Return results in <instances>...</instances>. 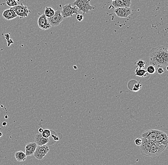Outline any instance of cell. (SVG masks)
I'll list each match as a JSON object with an SVG mask.
<instances>
[{
  "instance_id": "d4e9b609",
  "label": "cell",
  "mask_w": 168,
  "mask_h": 165,
  "mask_svg": "<svg viewBox=\"0 0 168 165\" xmlns=\"http://www.w3.org/2000/svg\"><path fill=\"white\" fill-rule=\"evenodd\" d=\"M76 20L78 22H81V21H83V19H84V16H83V15H82V14H76Z\"/></svg>"
},
{
  "instance_id": "8d00e7d4",
  "label": "cell",
  "mask_w": 168,
  "mask_h": 165,
  "mask_svg": "<svg viewBox=\"0 0 168 165\" xmlns=\"http://www.w3.org/2000/svg\"><path fill=\"white\" fill-rule=\"evenodd\" d=\"M112 1H115V0H112Z\"/></svg>"
},
{
  "instance_id": "f546056e",
  "label": "cell",
  "mask_w": 168,
  "mask_h": 165,
  "mask_svg": "<svg viewBox=\"0 0 168 165\" xmlns=\"http://www.w3.org/2000/svg\"><path fill=\"white\" fill-rule=\"evenodd\" d=\"M5 37H6V39L8 40V39H10V35L9 34H5Z\"/></svg>"
},
{
  "instance_id": "836d02e7",
  "label": "cell",
  "mask_w": 168,
  "mask_h": 165,
  "mask_svg": "<svg viewBox=\"0 0 168 165\" xmlns=\"http://www.w3.org/2000/svg\"><path fill=\"white\" fill-rule=\"evenodd\" d=\"M2 136H3V133L0 132V138H1V137H2Z\"/></svg>"
},
{
  "instance_id": "9c48e42d",
  "label": "cell",
  "mask_w": 168,
  "mask_h": 165,
  "mask_svg": "<svg viewBox=\"0 0 168 165\" xmlns=\"http://www.w3.org/2000/svg\"><path fill=\"white\" fill-rule=\"evenodd\" d=\"M37 24L39 28L43 30H48L52 27L48 21V18L46 17L44 14L40 15L38 18Z\"/></svg>"
},
{
  "instance_id": "2e32d148",
  "label": "cell",
  "mask_w": 168,
  "mask_h": 165,
  "mask_svg": "<svg viewBox=\"0 0 168 165\" xmlns=\"http://www.w3.org/2000/svg\"><path fill=\"white\" fill-rule=\"evenodd\" d=\"M49 140H50L49 138H45L43 137L41 133H37L35 135L34 142L36 143L37 146L46 145V144L49 142Z\"/></svg>"
},
{
  "instance_id": "52a82bcc",
  "label": "cell",
  "mask_w": 168,
  "mask_h": 165,
  "mask_svg": "<svg viewBox=\"0 0 168 165\" xmlns=\"http://www.w3.org/2000/svg\"><path fill=\"white\" fill-rule=\"evenodd\" d=\"M49 149L46 145L37 146L34 155L35 158L38 160H42L49 152Z\"/></svg>"
},
{
  "instance_id": "603a6c76",
  "label": "cell",
  "mask_w": 168,
  "mask_h": 165,
  "mask_svg": "<svg viewBox=\"0 0 168 165\" xmlns=\"http://www.w3.org/2000/svg\"><path fill=\"white\" fill-rule=\"evenodd\" d=\"M142 87L140 82H137L134 85L132 90L134 92H138L140 90V89Z\"/></svg>"
},
{
  "instance_id": "3957f363",
  "label": "cell",
  "mask_w": 168,
  "mask_h": 165,
  "mask_svg": "<svg viewBox=\"0 0 168 165\" xmlns=\"http://www.w3.org/2000/svg\"><path fill=\"white\" fill-rule=\"evenodd\" d=\"M167 145L152 142L149 152V157H155L161 154L166 149Z\"/></svg>"
},
{
  "instance_id": "8992f818",
  "label": "cell",
  "mask_w": 168,
  "mask_h": 165,
  "mask_svg": "<svg viewBox=\"0 0 168 165\" xmlns=\"http://www.w3.org/2000/svg\"><path fill=\"white\" fill-rule=\"evenodd\" d=\"M64 19L61 14V11L57 10V11H55L54 15L52 17L48 18V20L52 27H56L61 23Z\"/></svg>"
},
{
  "instance_id": "4316f807",
  "label": "cell",
  "mask_w": 168,
  "mask_h": 165,
  "mask_svg": "<svg viewBox=\"0 0 168 165\" xmlns=\"http://www.w3.org/2000/svg\"><path fill=\"white\" fill-rule=\"evenodd\" d=\"M164 71H165V70H164V68L162 67H159L158 69V73L159 74H162L164 73Z\"/></svg>"
},
{
  "instance_id": "e0dca14e",
  "label": "cell",
  "mask_w": 168,
  "mask_h": 165,
  "mask_svg": "<svg viewBox=\"0 0 168 165\" xmlns=\"http://www.w3.org/2000/svg\"><path fill=\"white\" fill-rule=\"evenodd\" d=\"M15 158L17 161L19 162L24 161L26 160L27 156L26 155L25 153L22 151H17L14 155Z\"/></svg>"
},
{
  "instance_id": "7402d4cb",
  "label": "cell",
  "mask_w": 168,
  "mask_h": 165,
  "mask_svg": "<svg viewBox=\"0 0 168 165\" xmlns=\"http://www.w3.org/2000/svg\"><path fill=\"white\" fill-rule=\"evenodd\" d=\"M6 3L7 4V6L11 7H14V6L18 5L17 1H14V0H6Z\"/></svg>"
},
{
  "instance_id": "277c9868",
  "label": "cell",
  "mask_w": 168,
  "mask_h": 165,
  "mask_svg": "<svg viewBox=\"0 0 168 165\" xmlns=\"http://www.w3.org/2000/svg\"><path fill=\"white\" fill-rule=\"evenodd\" d=\"M79 12L78 8L76 6L72 7L71 3L65 5L61 11V14L64 18L72 17L74 14L76 15Z\"/></svg>"
},
{
  "instance_id": "9a60e30c",
  "label": "cell",
  "mask_w": 168,
  "mask_h": 165,
  "mask_svg": "<svg viewBox=\"0 0 168 165\" xmlns=\"http://www.w3.org/2000/svg\"><path fill=\"white\" fill-rule=\"evenodd\" d=\"M37 145L35 142L27 143L25 147V151L26 156H30L34 155V152L35 151Z\"/></svg>"
},
{
  "instance_id": "cb8c5ba5",
  "label": "cell",
  "mask_w": 168,
  "mask_h": 165,
  "mask_svg": "<svg viewBox=\"0 0 168 165\" xmlns=\"http://www.w3.org/2000/svg\"><path fill=\"white\" fill-rule=\"evenodd\" d=\"M146 64V63L145 61L143 60H139L137 62L136 66H137V68H143L145 67Z\"/></svg>"
},
{
  "instance_id": "4dcf8cb0",
  "label": "cell",
  "mask_w": 168,
  "mask_h": 165,
  "mask_svg": "<svg viewBox=\"0 0 168 165\" xmlns=\"http://www.w3.org/2000/svg\"><path fill=\"white\" fill-rule=\"evenodd\" d=\"M43 128H40L39 129H38V131H39V133H42V132H43Z\"/></svg>"
},
{
  "instance_id": "d6986e66",
  "label": "cell",
  "mask_w": 168,
  "mask_h": 165,
  "mask_svg": "<svg viewBox=\"0 0 168 165\" xmlns=\"http://www.w3.org/2000/svg\"><path fill=\"white\" fill-rule=\"evenodd\" d=\"M55 13V11L51 7H46L44 11V14L45 15L46 17H51L54 15Z\"/></svg>"
},
{
  "instance_id": "ffe728a7",
  "label": "cell",
  "mask_w": 168,
  "mask_h": 165,
  "mask_svg": "<svg viewBox=\"0 0 168 165\" xmlns=\"http://www.w3.org/2000/svg\"><path fill=\"white\" fill-rule=\"evenodd\" d=\"M41 134L44 138H49L51 135V132L49 129H43V131Z\"/></svg>"
},
{
  "instance_id": "4fadbf2b",
  "label": "cell",
  "mask_w": 168,
  "mask_h": 165,
  "mask_svg": "<svg viewBox=\"0 0 168 165\" xmlns=\"http://www.w3.org/2000/svg\"><path fill=\"white\" fill-rule=\"evenodd\" d=\"M131 0H115L112 1V6L115 8L130 7Z\"/></svg>"
},
{
  "instance_id": "f1b7e54d",
  "label": "cell",
  "mask_w": 168,
  "mask_h": 165,
  "mask_svg": "<svg viewBox=\"0 0 168 165\" xmlns=\"http://www.w3.org/2000/svg\"><path fill=\"white\" fill-rule=\"evenodd\" d=\"M7 43H8V46H10L12 44L14 43V42L12 41V39H8V40H7Z\"/></svg>"
},
{
  "instance_id": "30bf717a",
  "label": "cell",
  "mask_w": 168,
  "mask_h": 165,
  "mask_svg": "<svg viewBox=\"0 0 168 165\" xmlns=\"http://www.w3.org/2000/svg\"><path fill=\"white\" fill-rule=\"evenodd\" d=\"M159 130L155 129H149L143 132L141 135L142 138L147 139L151 142H155L156 136Z\"/></svg>"
},
{
  "instance_id": "44dd1931",
  "label": "cell",
  "mask_w": 168,
  "mask_h": 165,
  "mask_svg": "<svg viewBox=\"0 0 168 165\" xmlns=\"http://www.w3.org/2000/svg\"><path fill=\"white\" fill-rule=\"evenodd\" d=\"M146 71L149 74H154L155 73L156 69H155L154 66L151 65L148 66L147 68Z\"/></svg>"
},
{
  "instance_id": "d6a6232c",
  "label": "cell",
  "mask_w": 168,
  "mask_h": 165,
  "mask_svg": "<svg viewBox=\"0 0 168 165\" xmlns=\"http://www.w3.org/2000/svg\"><path fill=\"white\" fill-rule=\"evenodd\" d=\"M4 118H5L6 119H7V118H8V115H6Z\"/></svg>"
},
{
  "instance_id": "83f0119b",
  "label": "cell",
  "mask_w": 168,
  "mask_h": 165,
  "mask_svg": "<svg viewBox=\"0 0 168 165\" xmlns=\"http://www.w3.org/2000/svg\"><path fill=\"white\" fill-rule=\"evenodd\" d=\"M51 136L53 137V140H54L55 141H58L59 140L60 138H59V137H56V136L54 135H52Z\"/></svg>"
},
{
  "instance_id": "5b68a950",
  "label": "cell",
  "mask_w": 168,
  "mask_h": 165,
  "mask_svg": "<svg viewBox=\"0 0 168 165\" xmlns=\"http://www.w3.org/2000/svg\"><path fill=\"white\" fill-rule=\"evenodd\" d=\"M11 9L15 12L18 17H19L20 19L27 17L29 14L31 12L27 6L24 5L23 3H21L20 5L18 4L17 5L11 7Z\"/></svg>"
},
{
  "instance_id": "8fae6325",
  "label": "cell",
  "mask_w": 168,
  "mask_h": 165,
  "mask_svg": "<svg viewBox=\"0 0 168 165\" xmlns=\"http://www.w3.org/2000/svg\"><path fill=\"white\" fill-rule=\"evenodd\" d=\"M114 12L118 17L127 18L130 15L132 12V10L130 7L115 8Z\"/></svg>"
},
{
  "instance_id": "7c38bea8",
  "label": "cell",
  "mask_w": 168,
  "mask_h": 165,
  "mask_svg": "<svg viewBox=\"0 0 168 165\" xmlns=\"http://www.w3.org/2000/svg\"><path fill=\"white\" fill-rule=\"evenodd\" d=\"M155 142L163 144V145L168 146V135H167L166 133H165L164 132L160 131V130H159L157 134L156 135Z\"/></svg>"
},
{
  "instance_id": "5bb4252c",
  "label": "cell",
  "mask_w": 168,
  "mask_h": 165,
  "mask_svg": "<svg viewBox=\"0 0 168 165\" xmlns=\"http://www.w3.org/2000/svg\"><path fill=\"white\" fill-rule=\"evenodd\" d=\"M2 16L4 19L7 20H12L17 17L18 16L15 12L11 8L4 10L2 14Z\"/></svg>"
},
{
  "instance_id": "e575fe53",
  "label": "cell",
  "mask_w": 168,
  "mask_h": 165,
  "mask_svg": "<svg viewBox=\"0 0 168 165\" xmlns=\"http://www.w3.org/2000/svg\"><path fill=\"white\" fill-rule=\"evenodd\" d=\"M14 1H18V2H20V0H14Z\"/></svg>"
},
{
  "instance_id": "7a4b0ae2",
  "label": "cell",
  "mask_w": 168,
  "mask_h": 165,
  "mask_svg": "<svg viewBox=\"0 0 168 165\" xmlns=\"http://www.w3.org/2000/svg\"><path fill=\"white\" fill-rule=\"evenodd\" d=\"M90 0H76L73 4L78 9L79 12H82L83 14H89L90 11L95 9V7L90 3Z\"/></svg>"
},
{
  "instance_id": "6da1fadb",
  "label": "cell",
  "mask_w": 168,
  "mask_h": 165,
  "mask_svg": "<svg viewBox=\"0 0 168 165\" xmlns=\"http://www.w3.org/2000/svg\"><path fill=\"white\" fill-rule=\"evenodd\" d=\"M149 64L168 70V50L167 47L159 46L152 48L150 51Z\"/></svg>"
},
{
  "instance_id": "ac0fdd59",
  "label": "cell",
  "mask_w": 168,
  "mask_h": 165,
  "mask_svg": "<svg viewBox=\"0 0 168 165\" xmlns=\"http://www.w3.org/2000/svg\"><path fill=\"white\" fill-rule=\"evenodd\" d=\"M135 76L140 77H145L147 78L149 76V73L146 70H144L143 68H137L135 71Z\"/></svg>"
},
{
  "instance_id": "484cf974",
  "label": "cell",
  "mask_w": 168,
  "mask_h": 165,
  "mask_svg": "<svg viewBox=\"0 0 168 165\" xmlns=\"http://www.w3.org/2000/svg\"><path fill=\"white\" fill-rule=\"evenodd\" d=\"M142 143V139L140 138H137L135 140V143L138 146H140Z\"/></svg>"
},
{
  "instance_id": "1f68e13d",
  "label": "cell",
  "mask_w": 168,
  "mask_h": 165,
  "mask_svg": "<svg viewBox=\"0 0 168 165\" xmlns=\"http://www.w3.org/2000/svg\"><path fill=\"white\" fill-rule=\"evenodd\" d=\"M2 125H3V126L6 127L7 125V122H3L2 123Z\"/></svg>"
},
{
  "instance_id": "d590c367",
  "label": "cell",
  "mask_w": 168,
  "mask_h": 165,
  "mask_svg": "<svg viewBox=\"0 0 168 165\" xmlns=\"http://www.w3.org/2000/svg\"><path fill=\"white\" fill-rule=\"evenodd\" d=\"M74 68L75 69H77V67H76V66H74Z\"/></svg>"
},
{
  "instance_id": "ba28073f",
  "label": "cell",
  "mask_w": 168,
  "mask_h": 165,
  "mask_svg": "<svg viewBox=\"0 0 168 165\" xmlns=\"http://www.w3.org/2000/svg\"><path fill=\"white\" fill-rule=\"evenodd\" d=\"M142 143L140 145V152L143 156L149 157V152L152 142L146 138H142Z\"/></svg>"
}]
</instances>
